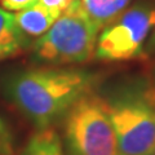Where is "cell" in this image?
<instances>
[{
	"instance_id": "cell-6",
	"label": "cell",
	"mask_w": 155,
	"mask_h": 155,
	"mask_svg": "<svg viewBox=\"0 0 155 155\" xmlns=\"http://www.w3.org/2000/svg\"><path fill=\"white\" fill-rule=\"evenodd\" d=\"M60 17V13L45 8L39 3L27 7L14 14L21 31L28 36H41Z\"/></svg>"
},
{
	"instance_id": "cell-10",
	"label": "cell",
	"mask_w": 155,
	"mask_h": 155,
	"mask_svg": "<svg viewBox=\"0 0 155 155\" xmlns=\"http://www.w3.org/2000/svg\"><path fill=\"white\" fill-rule=\"evenodd\" d=\"M0 3L7 11H22L38 3V0H0Z\"/></svg>"
},
{
	"instance_id": "cell-1",
	"label": "cell",
	"mask_w": 155,
	"mask_h": 155,
	"mask_svg": "<svg viewBox=\"0 0 155 155\" xmlns=\"http://www.w3.org/2000/svg\"><path fill=\"white\" fill-rule=\"evenodd\" d=\"M93 78L72 69H34L11 80L8 93L14 105L39 129L65 116L81 96L91 92Z\"/></svg>"
},
{
	"instance_id": "cell-8",
	"label": "cell",
	"mask_w": 155,
	"mask_h": 155,
	"mask_svg": "<svg viewBox=\"0 0 155 155\" xmlns=\"http://www.w3.org/2000/svg\"><path fill=\"white\" fill-rule=\"evenodd\" d=\"M85 13L100 30L122 14L132 0H79Z\"/></svg>"
},
{
	"instance_id": "cell-2",
	"label": "cell",
	"mask_w": 155,
	"mask_h": 155,
	"mask_svg": "<svg viewBox=\"0 0 155 155\" xmlns=\"http://www.w3.org/2000/svg\"><path fill=\"white\" fill-rule=\"evenodd\" d=\"M100 27L74 0L35 43V54L48 64H81L94 57Z\"/></svg>"
},
{
	"instance_id": "cell-14",
	"label": "cell",
	"mask_w": 155,
	"mask_h": 155,
	"mask_svg": "<svg viewBox=\"0 0 155 155\" xmlns=\"http://www.w3.org/2000/svg\"><path fill=\"white\" fill-rule=\"evenodd\" d=\"M119 155H123V154H119Z\"/></svg>"
},
{
	"instance_id": "cell-5",
	"label": "cell",
	"mask_w": 155,
	"mask_h": 155,
	"mask_svg": "<svg viewBox=\"0 0 155 155\" xmlns=\"http://www.w3.org/2000/svg\"><path fill=\"white\" fill-rule=\"evenodd\" d=\"M155 27V4L141 2L120 14L102 28L94 57L102 61H127L143 49L149 34Z\"/></svg>"
},
{
	"instance_id": "cell-7",
	"label": "cell",
	"mask_w": 155,
	"mask_h": 155,
	"mask_svg": "<svg viewBox=\"0 0 155 155\" xmlns=\"http://www.w3.org/2000/svg\"><path fill=\"white\" fill-rule=\"evenodd\" d=\"M25 41L26 35L18 27L14 14L0 8V60L18 54Z\"/></svg>"
},
{
	"instance_id": "cell-9",
	"label": "cell",
	"mask_w": 155,
	"mask_h": 155,
	"mask_svg": "<svg viewBox=\"0 0 155 155\" xmlns=\"http://www.w3.org/2000/svg\"><path fill=\"white\" fill-rule=\"evenodd\" d=\"M22 155H65V153L58 133L48 127L31 136Z\"/></svg>"
},
{
	"instance_id": "cell-12",
	"label": "cell",
	"mask_w": 155,
	"mask_h": 155,
	"mask_svg": "<svg viewBox=\"0 0 155 155\" xmlns=\"http://www.w3.org/2000/svg\"><path fill=\"white\" fill-rule=\"evenodd\" d=\"M9 138V134H8V130L5 127V123L0 119V145L4 147V143L7 142V140Z\"/></svg>"
},
{
	"instance_id": "cell-3",
	"label": "cell",
	"mask_w": 155,
	"mask_h": 155,
	"mask_svg": "<svg viewBox=\"0 0 155 155\" xmlns=\"http://www.w3.org/2000/svg\"><path fill=\"white\" fill-rule=\"evenodd\" d=\"M123 155H155V91H133L106 101Z\"/></svg>"
},
{
	"instance_id": "cell-11",
	"label": "cell",
	"mask_w": 155,
	"mask_h": 155,
	"mask_svg": "<svg viewBox=\"0 0 155 155\" xmlns=\"http://www.w3.org/2000/svg\"><path fill=\"white\" fill-rule=\"evenodd\" d=\"M72 2H74V0H38L39 4H41V5H44L45 8L51 9V11H54L60 14L64 12Z\"/></svg>"
},
{
	"instance_id": "cell-4",
	"label": "cell",
	"mask_w": 155,
	"mask_h": 155,
	"mask_svg": "<svg viewBox=\"0 0 155 155\" xmlns=\"http://www.w3.org/2000/svg\"><path fill=\"white\" fill-rule=\"evenodd\" d=\"M65 140L70 155H119L107 104L88 92L66 113Z\"/></svg>"
},
{
	"instance_id": "cell-13",
	"label": "cell",
	"mask_w": 155,
	"mask_h": 155,
	"mask_svg": "<svg viewBox=\"0 0 155 155\" xmlns=\"http://www.w3.org/2000/svg\"><path fill=\"white\" fill-rule=\"evenodd\" d=\"M149 51L155 52V27L153 28L151 36H150V40H149Z\"/></svg>"
}]
</instances>
